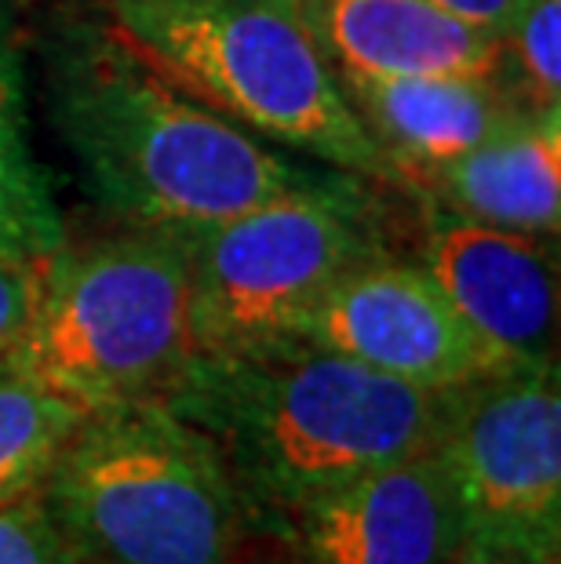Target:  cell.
Here are the masks:
<instances>
[{
  "label": "cell",
  "instance_id": "9a60e30c",
  "mask_svg": "<svg viewBox=\"0 0 561 564\" xmlns=\"http://www.w3.org/2000/svg\"><path fill=\"white\" fill-rule=\"evenodd\" d=\"M85 408L37 387L0 357V502L41 491Z\"/></svg>",
  "mask_w": 561,
  "mask_h": 564
},
{
  "label": "cell",
  "instance_id": "8992f818",
  "mask_svg": "<svg viewBox=\"0 0 561 564\" xmlns=\"http://www.w3.org/2000/svg\"><path fill=\"white\" fill-rule=\"evenodd\" d=\"M373 183H325L186 234L194 354L292 339L343 273L387 256Z\"/></svg>",
  "mask_w": 561,
  "mask_h": 564
},
{
  "label": "cell",
  "instance_id": "3957f363",
  "mask_svg": "<svg viewBox=\"0 0 561 564\" xmlns=\"http://www.w3.org/2000/svg\"><path fill=\"white\" fill-rule=\"evenodd\" d=\"M106 19L172 84L226 121L336 172L393 186L300 0H103Z\"/></svg>",
  "mask_w": 561,
  "mask_h": 564
},
{
  "label": "cell",
  "instance_id": "9c48e42d",
  "mask_svg": "<svg viewBox=\"0 0 561 564\" xmlns=\"http://www.w3.org/2000/svg\"><path fill=\"white\" fill-rule=\"evenodd\" d=\"M270 524L300 564H452L467 539L434 444L317 491Z\"/></svg>",
  "mask_w": 561,
  "mask_h": 564
},
{
  "label": "cell",
  "instance_id": "ac0fdd59",
  "mask_svg": "<svg viewBox=\"0 0 561 564\" xmlns=\"http://www.w3.org/2000/svg\"><path fill=\"white\" fill-rule=\"evenodd\" d=\"M47 259L52 256H19L0 251V357H4L33 317L44 288Z\"/></svg>",
  "mask_w": 561,
  "mask_h": 564
},
{
  "label": "cell",
  "instance_id": "ffe728a7",
  "mask_svg": "<svg viewBox=\"0 0 561 564\" xmlns=\"http://www.w3.org/2000/svg\"><path fill=\"white\" fill-rule=\"evenodd\" d=\"M431 4L452 11V15H460L463 22H471V26L493 33V37L507 41V33L515 30V22L525 15V8L532 4V0H431Z\"/></svg>",
  "mask_w": 561,
  "mask_h": 564
},
{
  "label": "cell",
  "instance_id": "e0dca14e",
  "mask_svg": "<svg viewBox=\"0 0 561 564\" xmlns=\"http://www.w3.org/2000/svg\"><path fill=\"white\" fill-rule=\"evenodd\" d=\"M0 564H77L41 491L0 502Z\"/></svg>",
  "mask_w": 561,
  "mask_h": 564
},
{
  "label": "cell",
  "instance_id": "4fadbf2b",
  "mask_svg": "<svg viewBox=\"0 0 561 564\" xmlns=\"http://www.w3.org/2000/svg\"><path fill=\"white\" fill-rule=\"evenodd\" d=\"M463 219L558 241L561 226V110H525L493 139L409 186Z\"/></svg>",
  "mask_w": 561,
  "mask_h": 564
},
{
  "label": "cell",
  "instance_id": "8fae6325",
  "mask_svg": "<svg viewBox=\"0 0 561 564\" xmlns=\"http://www.w3.org/2000/svg\"><path fill=\"white\" fill-rule=\"evenodd\" d=\"M336 77H493L504 41L431 0H300Z\"/></svg>",
  "mask_w": 561,
  "mask_h": 564
},
{
  "label": "cell",
  "instance_id": "277c9868",
  "mask_svg": "<svg viewBox=\"0 0 561 564\" xmlns=\"http://www.w3.org/2000/svg\"><path fill=\"white\" fill-rule=\"evenodd\" d=\"M41 496L77 564H234L248 524L216 441L161 398L88 412Z\"/></svg>",
  "mask_w": 561,
  "mask_h": 564
},
{
  "label": "cell",
  "instance_id": "2e32d148",
  "mask_svg": "<svg viewBox=\"0 0 561 564\" xmlns=\"http://www.w3.org/2000/svg\"><path fill=\"white\" fill-rule=\"evenodd\" d=\"M499 77L529 110H561V0H532L504 41Z\"/></svg>",
  "mask_w": 561,
  "mask_h": 564
},
{
  "label": "cell",
  "instance_id": "6da1fadb",
  "mask_svg": "<svg viewBox=\"0 0 561 564\" xmlns=\"http://www.w3.org/2000/svg\"><path fill=\"white\" fill-rule=\"evenodd\" d=\"M44 84L88 194L131 230L186 237L336 172H314L226 121L147 63L110 19H58L44 41Z\"/></svg>",
  "mask_w": 561,
  "mask_h": 564
},
{
  "label": "cell",
  "instance_id": "7c38bea8",
  "mask_svg": "<svg viewBox=\"0 0 561 564\" xmlns=\"http://www.w3.org/2000/svg\"><path fill=\"white\" fill-rule=\"evenodd\" d=\"M354 117L409 189L525 113L504 77H339Z\"/></svg>",
  "mask_w": 561,
  "mask_h": 564
},
{
  "label": "cell",
  "instance_id": "5bb4252c",
  "mask_svg": "<svg viewBox=\"0 0 561 564\" xmlns=\"http://www.w3.org/2000/svg\"><path fill=\"white\" fill-rule=\"evenodd\" d=\"M63 245V212L30 139L15 19L0 0V251L55 256Z\"/></svg>",
  "mask_w": 561,
  "mask_h": 564
},
{
  "label": "cell",
  "instance_id": "30bf717a",
  "mask_svg": "<svg viewBox=\"0 0 561 564\" xmlns=\"http://www.w3.org/2000/svg\"><path fill=\"white\" fill-rule=\"evenodd\" d=\"M423 204L420 267L510 368L558 361V248Z\"/></svg>",
  "mask_w": 561,
  "mask_h": 564
},
{
  "label": "cell",
  "instance_id": "7a4b0ae2",
  "mask_svg": "<svg viewBox=\"0 0 561 564\" xmlns=\"http://www.w3.org/2000/svg\"><path fill=\"white\" fill-rule=\"evenodd\" d=\"M164 404L216 441L248 521L431 448L449 390H423L306 339L205 350Z\"/></svg>",
  "mask_w": 561,
  "mask_h": 564
},
{
  "label": "cell",
  "instance_id": "ba28073f",
  "mask_svg": "<svg viewBox=\"0 0 561 564\" xmlns=\"http://www.w3.org/2000/svg\"><path fill=\"white\" fill-rule=\"evenodd\" d=\"M292 339L343 354L423 390H456L504 371L420 262L376 256L317 299Z\"/></svg>",
  "mask_w": 561,
  "mask_h": 564
},
{
  "label": "cell",
  "instance_id": "d6986e66",
  "mask_svg": "<svg viewBox=\"0 0 561 564\" xmlns=\"http://www.w3.org/2000/svg\"><path fill=\"white\" fill-rule=\"evenodd\" d=\"M452 564H561V532H467Z\"/></svg>",
  "mask_w": 561,
  "mask_h": 564
},
{
  "label": "cell",
  "instance_id": "5b68a950",
  "mask_svg": "<svg viewBox=\"0 0 561 564\" xmlns=\"http://www.w3.org/2000/svg\"><path fill=\"white\" fill-rule=\"evenodd\" d=\"M190 354L186 237L125 226L47 259L37 310L4 365L99 412L164 398Z\"/></svg>",
  "mask_w": 561,
  "mask_h": 564
},
{
  "label": "cell",
  "instance_id": "52a82bcc",
  "mask_svg": "<svg viewBox=\"0 0 561 564\" xmlns=\"http://www.w3.org/2000/svg\"><path fill=\"white\" fill-rule=\"evenodd\" d=\"M434 448L467 532H561L558 361L449 390Z\"/></svg>",
  "mask_w": 561,
  "mask_h": 564
}]
</instances>
